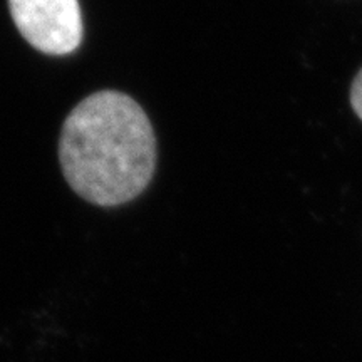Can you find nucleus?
I'll return each mask as SVG.
<instances>
[{"mask_svg": "<svg viewBox=\"0 0 362 362\" xmlns=\"http://www.w3.org/2000/svg\"><path fill=\"white\" fill-rule=\"evenodd\" d=\"M351 104H352V110L356 111V115L359 116V119L362 121V69L357 72L354 81H352Z\"/></svg>", "mask_w": 362, "mask_h": 362, "instance_id": "3", "label": "nucleus"}, {"mask_svg": "<svg viewBox=\"0 0 362 362\" xmlns=\"http://www.w3.org/2000/svg\"><path fill=\"white\" fill-rule=\"evenodd\" d=\"M59 161L66 181L86 202L124 205L139 197L155 175V131L133 98L99 90L66 117Z\"/></svg>", "mask_w": 362, "mask_h": 362, "instance_id": "1", "label": "nucleus"}, {"mask_svg": "<svg viewBox=\"0 0 362 362\" xmlns=\"http://www.w3.org/2000/svg\"><path fill=\"white\" fill-rule=\"evenodd\" d=\"M13 24L27 42L49 56H67L83 40L79 0H8Z\"/></svg>", "mask_w": 362, "mask_h": 362, "instance_id": "2", "label": "nucleus"}]
</instances>
